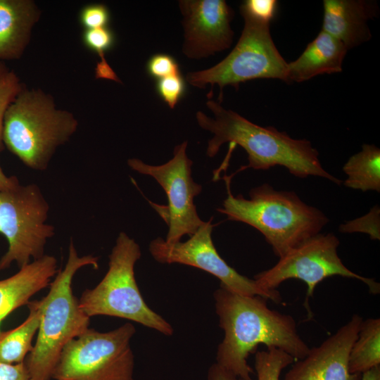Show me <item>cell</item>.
Returning <instances> with one entry per match:
<instances>
[{"mask_svg": "<svg viewBox=\"0 0 380 380\" xmlns=\"http://www.w3.org/2000/svg\"><path fill=\"white\" fill-rule=\"evenodd\" d=\"M224 179L227 197L217 210L229 220L259 231L279 258L319 234L329 222L321 210L304 203L294 191H277L265 183L252 189L246 199L232 194L231 177Z\"/></svg>", "mask_w": 380, "mask_h": 380, "instance_id": "3957f363", "label": "cell"}, {"mask_svg": "<svg viewBox=\"0 0 380 380\" xmlns=\"http://www.w3.org/2000/svg\"><path fill=\"white\" fill-rule=\"evenodd\" d=\"M184 41L182 53L199 60L229 49L234 39V11L224 0H179Z\"/></svg>", "mask_w": 380, "mask_h": 380, "instance_id": "4fadbf2b", "label": "cell"}, {"mask_svg": "<svg viewBox=\"0 0 380 380\" xmlns=\"http://www.w3.org/2000/svg\"><path fill=\"white\" fill-rule=\"evenodd\" d=\"M294 360L291 355L276 348L256 352L254 367L257 380H275Z\"/></svg>", "mask_w": 380, "mask_h": 380, "instance_id": "603a6c76", "label": "cell"}, {"mask_svg": "<svg viewBox=\"0 0 380 380\" xmlns=\"http://www.w3.org/2000/svg\"><path fill=\"white\" fill-rule=\"evenodd\" d=\"M338 239L333 233L317 234L279 258L272 267L254 276L257 284L265 291H274L284 281L298 279L308 286L305 305L311 317L309 299L316 286L331 276L353 278L367 284L373 294L380 292V285L373 279L360 276L350 270L337 252Z\"/></svg>", "mask_w": 380, "mask_h": 380, "instance_id": "30bf717a", "label": "cell"}, {"mask_svg": "<svg viewBox=\"0 0 380 380\" xmlns=\"http://www.w3.org/2000/svg\"><path fill=\"white\" fill-rule=\"evenodd\" d=\"M131 322L106 332L88 329L63 348L53 371L55 380H134Z\"/></svg>", "mask_w": 380, "mask_h": 380, "instance_id": "ba28073f", "label": "cell"}, {"mask_svg": "<svg viewBox=\"0 0 380 380\" xmlns=\"http://www.w3.org/2000/svg\"><path fill=\"white\" fill-rule=\"evenodd\" d=\"M186 147V141L175 146L173 157L160 165H148L138 158L127 160L132 170L152 177L164 189L167 205L155 208L168 227L165 240L170 243L180 241L184 235L191 236L205 222L194 203L202 191V186L192 178L193 161L187 156Z\"/></svg>", "mask_w": 380, "mask_h": 380, "instance_id": "8fae6325", "label": "cell"}, {"mask_svg": "<svg viewBox=\"0 0 380 380\" xmlns=\"http://www.w3.org/2000/svg\"><path fill=\"white\" fill-rule=\"evenodd\" d=\"M213 218L205 222L184 241L170 243L158 237L150 242L149 251L157 262L162 264L178 263L194 267L216 277L220 286L244 296H260L277 304L282 298L277 290L265 291L254 279L239 274L230 267L217 251L213 239Z\"/></svg>", "mask_w": 380, "mask_h": 380, "instance_id": "7c38bea8", "label": "cell"}, {"mask_svg": "<svg viewBox=\"0 0 380 380\" xmlns=\"http://www.w3.org/2000/svg\"><path fill=\"white\" fill-rule=\"evenodd\" d=\"M362 320L353 315L333 335L298 360L284 380H360L362 374L350 373L348 357Z\"/></svg>", "mask_w": 380, "mask_h": 380, "instance_id": "5bb4252c", "label": "cell"}, {"mask_svg": "<svg viewBox=\"0 0 380 380\" xmlns=\"http://www.w3.org/2000/svg\"><path fill=\"white\" fill-rule=\"evenodd\" d=\"M41 15L32 0H0V61L22 57Z\"/></svg>", "mask_w": 380, "mask_h": 380, "instance_id": "e0dca14e", "label": "cell"}, {"mask_svg": "<svg viewBox=\"0 0 380 380\" xmlns=\"http://www.w3.org/2000/svg\"><path fill=\"white\" fill-rule=\"evenodd\" d=\"M141 255L139 244L121 232L109 255L107 272L94 288L82 292L80 308L89 317H120L171 336L172 325L148 306L137 284L134 266Z\"/></svg>", "mask_w": 380, "mask_h": 380, "instance_id": "8992f818", "label": "cell"}, {"mask_svg": "<svg viewBox=\"0 0 380 380\" xmlns=\"http://www.w3.org/2000/svg\"><path fill=\"white\" fill-rule=\"evenodd\" d=\"M213 297L224 331L216 363L236 376L252 380L253 372L247 360L260 344L282 350L296 360L308 354L310 348L299 336L293 317L269 308L267 299L241 295L221 286Z\"/></svg>", "mask_w": 380, "mask_h": 380, "instance_id": "6da1fadb", "label": "cell"}, {"mask_svg": "<svg viewBox=\"0 0 380 380\" xmlns=\"http://www.w3.org/2000/svg\"><path fill=\"white\" fill-rule=\"evenodd\" d=\"M360 380H380V365L362 374Z\"/></svg>", "mask_w": 380, "mask_h": 380, "instance_id": "d6a6232c", "label": "cell"}, {"mask_svg": "<svg viewBox=\"0 0 380 380\" xmlns=\"http://www.w3.org/2000/svg\"><path fill=\"white\" fill-rule=\"evenodd\" d=\"M244 20L241 34L232 51L216 65L205 70L186 73L185 80L196 88L220 89L218 102L221 103L223 89L228 85L238 89L241 83L255 79H277L286 82L287 65L272 38L270 23L241 14Z\"/></svg>", "mask_w": 380, "mask_h": 380, "instance_id": "52a82bcc", "label": "cell"}, {"mask_svg": "<svg viewBox=\"0 0 380 380\" xmlns=\"http://www.w3.org/2000/svg\"><path fill=\"white\" fill-rule=\"evenodd\" d=\"M338 230L341 233H365L372 240H380L379 206L376 205L366 215L340 224Z\"/></svg>", "mask_w": 380, "mask_h": 380, "instance_id": "d4e9b609", "label": "cell"}, {"mask_svg": "<svg viewBox=\"0 0 380 380\" xmlns=\"http://www.w3.org/2000/svg\"><path fill=\"white\" fill-rule=\"evenodd\" d=\"M347 51L341 42L321 30L296 60L288 63L286 82H302L319 75L341 72Z\"/></svg>", "mask_w": 380, "mask_h": 380, "instance_id": "ac0fdd59", "label": "cell"}, {"mask_svg": "<svg viewBox=\"0 0 380 380\" xmlns=\"http://www.w3.org/2000/svg\"><path fill=\"white\" fill-rule=\"evenodd\" d=\"M18 182L15 176H6L0 165V191L11 188Z\"/></svg>", "mask_w": 380, "mask_h": 380, "instance_id": "1f68e13d", "label": "cell"}, {"mask_svg": "<svg viewBox=\"0 0 380 380\" xmlns=\"http://www.w3.org/2000/svg\"><path fill=\"white\" fill-rule=\"evenodd\" d=\"M78 18L84 30H91L108 27L110 15L105 4L97 3L84 6L80 10Z\"/></svg>", "mask_w": 380, "mask_h": 380, "instance_id": "4316f807", "label": "cell"}, {"mask_svg": "<svg viewBox=\"0 0 380 380\" xmlns=\"http://www.w3.org/2000/svg\"><path fill=\"white\" fill-rule=\"evenodd\" d=\"M206 106L213 117L199 110L196 113V119L201 128L213 134L206 148L208 157H214L222 145L229 143L232 148L239 145L248 155V164L238 171L247 168L268 170L280 165L299 178L317 176L341 184L339 179L323 168L319 153L310 141L293 139L271 126L258 125L226 109L212 98L208 99Z\"/></svg>", "mask_w": 380, "mask_h": 380, "instance_id": "7a4b0ae2", "label": "cell"}, {"mask_svg": "<svg viewBox=\"0 0 380 380\" xmlns=\"http://www.w3.org/2000/svg\"><path fill=\"white\" fill-rule=\"evenodd\" d=\"M25 86L17 74L0 61V153L4 148L2 132L6 113Z\"/></svg>", "mask_w": 380, "mask_h": 380, "instance_id": "cb8c5ba5", "label": "cell"}, {"mask_svg": "<svg viewBox=\"0 0 380 380\" xmlns=\"http://www.w3.org/2000/svg\"><path fill=\"white\" fill-rule=\"evenodd\" d=\"M99 258L80 256L71 240L64 267L50 283L42 300V317L37 340L24 362L31 380H51L64 347L88 329L90 317L80 308L72 283L81 268L99 267Z\"/></svg>", "mask_w": 380, "mask_h": 380, "instance_id": "277c9868", "label": "cell"}, {"mask_svg": "<svg viewBox=\"0 0 380 380\" xmlns=\"http://www.w3.org/2000/svg\"><path fill=\"white\" fill-rule=\"evenodd\" d=\"M50 206L39 186L20 182L0 191V234L8 249L0 258V271L15 262L21 268L43 257L55 227L47 223Z\"/></svg>", "mask_w": 380, "mask_h": 380, "instance_id": "9c48e42d", "label": "cell"}, {"mask_svg": "<svg viewBox=\"0 0 380 380\" xmlns=\"http://www.w3.org/2000/svg\"><path fill=\"white\" fill-rule=\"evenodd\" d=\"M277 7L275 0H246L240 6V13L254 19L270 23Z\"/></svg>", "mask_w": 380, "mask_h": 380, "instance_id": "f1b7e54d", "label": "cell"}, {"mask_svg": "<svg viewBox=\"0 0 380 380\" xmlns=\"http://www.w3.org/2000/svg\"><path fill=\"white\" fill-rule=\"evenodd\" d=\"M207 380H245L241 377H239L227 370L224 367H221L216 362L213 364L208 371L207 375Z\"/></svg>", "mask_w": 380, "mask_h": 380, "instance_id": "4dcf8cb0", "label": "cell"}, {"mask_svg": "<svg viewBox=\"0 0 380 380\" xmlns=\"http://www.w3.org/2000/svg\"><path fill=\"white\" fill-rule=\"evenodd\" d=\"M156 90L170 109H174L185 91L182 75L176 74L157 80Z\"/></svg>", "mask_w": 380, "mask_h": 380, "instance_id": "484cf974", "label": "cell"}, {"mask_svg": "<svg viewBox=\"0 0 380 380\" xmlns=\"http://www.w3.org/2000/svg\"><path fill=\"white\" fill-rule=\"evenodd\" d=\"M78 125L71 112L56 107L50 94L25 85L6 113L3 143L26 167L44 171Z\"/></svg>", "mask_w": 380, "mask_h": 380, "instance_id": "5b68a950", "label": "cell"}, {"mask_svg": "<svg viewBox=\"0 0 380 380\" xmlns=\"http://www.w3.org/2000/svg\"><path fill=\"white\" fill-rule=\"evenodd\" d=\"M0 380H31L24 362L10 364L0 361Z\"/></svg>", "mask_w": 380, "mask_h": 380, "instance_id": "f546056e", "label": "cell"}, {"mask_svg": "<svg viewBox=\"0 0 380 380\" xmlns=\"http://www.w3.org/2000/svg\"><path fill=\"white\" fill-rule=\"evenodd\" d=\"M146 70L150 76L158 80L179 74V66L175 59L166 53L153 55L147 62Z\"/></svg>", "mask_w": 380, "mask_h": 380, "instance_id": "83f0119b", "label": "cell"}, {"mask_svg": "<svg viewBox=\"0 0 380 380\" xmlns=\"http://www.w3.org/2000/svg\"><path fill=\"white\" fill-rule=\"evenodd\" d=\"M343 170L347 175L343 185L362 191H380V149L365 144L362 150L349 158Z\"/></svg>", "mask_w": 380, "mask_h": 380, "instance_id": "ffe728a7", "label": "cell"}, {"mask_svg": "<svg viewBox=\"0 0 380 380\" xmlns=\"http://www.w3.org/2000/svg\"><path fill=\"white\" fill-rule=\"evenodd\" d=\"M82 40L87 49L96 53L100 58L95 69L96 78L121 82L105 58L106 52L109 51L115 43V35L113 31L108 27L84 30L82 32Z\"/></svg>", "mask_w": 380, "mask_h": 380, "instance_id": "7402d4cb", "label": "cell"}, {"mask_svg": "<svg viewBox=\"0 0 380 380\" xmlns=\"http://www.w3.org/2000/svg\"><path fill=\"white\" fill-rule=\"evenodd\" d=\"M29 315L17 327L0 331V361L16 364L25 361L32 350L42 317V300L30 301Z\"/></svg>", "mask_w": 380, "mask_h": 380, "instance_id": "d6986e66", "label": "cell"}, {"mask_svg": "<svg viewBox=\"0 0 380 380\" xmlns=\"http://www.w3.org/2000/svg\"><path fill=\"white\" fill-rule=\"evenodd\" d=\"M380 365V319L362 320L348 357L351 374H362Z\"/></svg>", "mask_w": 380, "mask_h": 380, "instance_id": "44dd1931", "label": "cell"}, {"mask_svg": "<svg viewBox=\"0 0 380 380\" xmlns=\"http://www.w3.org/2000/svg\"><path fill=\"white\" fill-rule=\"evenodd\" d=\"M57 272L56 258L45 254L20 268L11 277L0 280V324L12 312L27 305L34 295L47 287Z\"/></svg>", "mask_w": 380, "mask_h": 380, "instance_id": "2e32d148", "label": "cell"}, {"mask_svg": "<svg viewBox=\"0 0 380 380\" xmlns=\"http://www.w3.org/2000/svg\"><path fill=\"white\" fill-rule=\"evenodd\" d=\"M322 30L328 33L348 51L372 37L368 22L376 18V2L367 0H324Z\"/></svg>", "mask_w": 380, "mask_h": 380, "instance_id": "9a60e30c", "label": "cell"}]
</instances>
